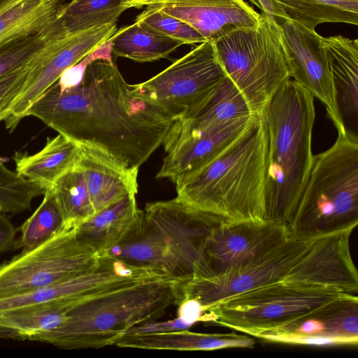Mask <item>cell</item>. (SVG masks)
Instances as JSON below:
<instances>
[{
    "instance_id": "obj_1",
    "label": "cell",
    "mask_w": 358,
    "mask_h": 358,
    "mask_svg": "<svg viewBox=\"0 0 358 358\" xmlns=\"http://www.w3.org/2000/svg\"><path fill=\"white\" fill-rule=\"evenodd\" d=\"M28 116L134 169L163 144L176 121L138 94L113 61L105 59L90 64L76 87L61 91L53 84L29 108Z\"/></svg>"
},
{
    "instance_id": "obj_2",
    "label": "cell",
    "mask_w": 358,
    "mask_h": 358,
    "mask_svg": "<svg viewBox=\"0 0 358 358\" xmlns=\"http://www.w3.org/2000/svg\"><path fill=\"white\" fill-rule=\"evenodd\" d=\"M352 231L312 238L292 235L242 268L186 282L183 299L198 301L203 310L226 297L278 283L321 285L357 294L358 273L350 250Z\"/></svg>"
},
{
    "instance_id": "obj_3",
    "label": "cell",
    "mask_w": 358,
    "mask_h": 358,
    "mask_svg": "<svg viewBox=\"0 0 358 358\" xmlns=\"http://www.w3.org/2000/svg\"><path fill=\"white\" fill-rule=\"evenodd\" d=\"M263 115L267 129L266 220L290 231L313 165L314 97L289 79L273 94Z\"/></svg>"
},
{
    "instance_id": "obj_4",
    "label": "cell",
    "mask_w": 358,
    "mask_h": 358,
    "mask_svg": "<svg viewBox=\"0 0 358 358\" xmlns=\"http://www.w3.org/2000/svg\"><path fill=\"white\" fill-rule=\"evenodd\" d=\"M266 150L262 113L217 157L176 185V198L222 221L266 220Z\"/></svg>"
},
{
    "instance_id": "obj_5",
    "label": "cell",
    "mask_w": 358,
    "mask_h": 358,
    "mask_svg": "<svg viewBox=\"0 0 358 358\" xmlns=\"http://www.w3.org/2000/svg\"><path fill=\"white\" fill-rule=\"evenodd\" d=\"M180 281L163 275L113 288L80 301L57 329L29 341L62 349L115 345L131 329L156 321L178 303Z\"/></svg>"
},
{
    "instance_id": "obj_6",
    "label": "cell",
    "mask_w": 358,
    "mask_h": 358,
    "mask_svg": "<svg viewBox=\"0 0 358 358\" xmlns=\"http://www.w3.org/2000/svg\"><path fill=\"white\" fill-rule=\"evenodd\" d=\"M221 221L176 197L148 203L136 231L103 255L185 282L194 276L207 237Z\"/></svg>"
},
{
    "instance_id": "obj_7",
    "label": "cell",
    "mask_w": 358,
    "mask_h": 358,
    "mask_svg": "<svg viewBox=\"0 0 358 358\" xmlns=\"http://www.w3.org/2000/svg\"><path fill=\"white\" fill-rule=\"evenodd\" d=\"M358 224V141L338 135L313 155L291 234L312 238L352 231Z\"/></svg>"
},
{
    "instance_id": "obj_8",
    "label": "cell",
    "mask_w": 358,
    "mask_h": 358,
    "mask_svg": "<svg viewBox=\"0 0 358 358\" xmlns=\"http://www.w3.org/2000/svg\"><path fill=\"white\" fill-rule=\"evenodd\" d=\"M331 287L278 283L226 297L203 310L210 322L257 337L350 295Z\"/></svg>"
},
{
    "instance_id": "obj_9",
    "label": "cell",
    "mask_w": 358,
    "mask_h": 358,
    "mask_svg": "<svg viewBox=\"0 0 358 358\" xmlns=\"http://www.w3.org/2000/svg\"><path fill=\"white\" fill-rule=\"evenodd\" d=\"M212 42L227 76L252 112L262 114L275 92L291 79L279 22L262 14L255 27L231 31Z\"/></svg>"
},
{
    "instance_id": "obj_10",
    "label": "cell",
    "mask_w": 358,
    "mask_h": 358,
    "mask_svg": "<svg viewBox=\"0 0 358 358\" xmlns=\"http://www.w3.org/2000/svg\"><path fill=\"white\" fill-rule=\"evenodd\" d=\"M78 227L64 224L47 241L0 264V299L29 292L94 268L99 255L78 239Z\"/></svg>"
},
{
    "instance_id": "obj_11",
    "label": "cell",
    "mask_w": 358,
    "mask_h": 358,
    "mask_svg": "<svg viewBox=\"0 0 358 358\" xmlns=\"http://www.w3.org/2000/svg\"><path fill=\"white\" fill-rule=\"evenodd\" d=\"M226 76L213 42L206 41L134 86L138 94L178 120Z\"/></svg>"
},
{
    "instance_id": "obj_12",
    "label": "cell",
    "mask_w": 358,
    "mask_h": 358,
    "mask_svg": "<svg viewBox=\"0 0 358 358\" xmlns=\"http://www.w3.org/2000/svg\"><path fill=\"white\" fill-rule=\"evenodd\" d=\"M291 236L285 225L271 221H221L207 237L192 279L214 278L242 268Z\"/></svg>"
},
{
    "instance_id": "obj_13",
    "label": "cell",
    "mask_w": 358,
    "mask_h": 358,
    "mask_svg": "<svg viewBox=\"0 0 358 358\" xmlns=\"http://www.w3.org/2000/svg\"><path fill=\"white\" fill-rule=\"evenodd\" d=\"M117 31L116 24L97 26L56 40L33 59L31 69L19 95L8 108L6 127L13 131L25 117L29 108L69 66L110 38Z\"/></svg>"
},
{
    "instance_id": "obj_14",
    "label": "cell",
    "mask_w": 358,
    "mask_h": 358,
    "mask_svg": "<svg viewBox=\"0 0 358 358\" xmlns=\"http://www.w3.org/2000/svg\"><path fill=\"white\" fill-rule=\"evenodd\" d=\"M287 52L290 78L326 106L327 116L337 131V115L331 73L323 36L289 19L278 22Z\"/></svg>"
},
{
    "instance_id": "obj_15",
    "label": "cell",
    "mask_w": 358,
    "mask_h": 358,
    "mask_svg": "<svg viewBox=\"0 0 358 358\" xmlns=\"http://www.w3.org/2000/svg\"><path fill=\"white\" fill-rule=\"evenodd\" d=\"M257 338L268 342L319 346L357 345L358 297L350 295Z\"/></svg>"
},
{
    "instance_id": "obj_16",
    "label": "cell",
    "mask_w": 358,
    "mask_h": 358,
    "mask_svg": "<svg viewBox=\"0 0 358 358\" xmlns=\"http://www.w3.org/2000/svg\"><path fill=\"white\" fill-rule=\"evenodd\" d=\"M92 270L35 290L0 299V313L47 302L85 298L136 280L138 275L120 260L99 257Z\"/></svg>"
},
{
    "instance_id": "obj_17",
    "label": "cell",
    "mask_w": 358,
    "mask_h": 358,
    "mask_svg": "<svg viewBox=\"0 0 358 358\" xmlns=\"http://www.w3.org/2000/svg\"><path fill=\"white\" fill-rule=\"evenodd\" d=\"M256 115L235 120L221 127L189 134L168 150L157 174L179 185L213 160L249 126Z\"/></svg>"
},
{
    "instance_id": "obj_18",
    "label": "cell",
    "mask_w": 358,
    "mask_h": 358,
    "mask_svg": "<svg viewBox=\"0 0 358 358\" xmlns=\"http://www.w3.org/2000/svg\"><path fill=\"white\" fill-rule=\"evenodd\" d=\"M151 5L188 24L206 41L255 27L262 17L244 0H157Z\"/></svg>"
},
{
    "instance_id": "obj_19",
    "label": "cell",
    "mask_w": 358,
    "mask_h": 358,
    "mask_svg": "<svg viewBox=\"0 0 358 358\" xmlns=\"http://www.w3.org/2000/svg\"><path fill=\"white\" fill-rule=\"evenodd\" d=\"M334 102L338 135L358 141V41L342 35L323 37Z\"/></svg>"
},
{
    "instance_id": "obj_20",
    "label": "cell",
    "mask_w": 358,
    "mask_h": 358,
    "mask_svg": "<svg viewBox=\"0 0 358 358\" xmlns=\"http://www.w3.org/2000/svg\"><path fill=\"white\" fill-rule=\"evenodd\" d=\"M254 114L243 95L226 76L203 99L172 124L164 141L165 151L191 134L224 125Z\"/></svg>"
},
{
    "instance_id": "obj_21",
    "label": "cell",
    "mask_w": 358,
    "mask_h": 358,
    "mask_svg": "<svg viewBox=\"0 0 358 358\" xmlns=\"http://www.w3.org/2000/svg\"><path fill=\"white\" fill-rule=\"evenodd\" d=\"M77 164L83 173L96 213L138 193V169L124 166L100 149L80 144Z\"/></svg>"
},
{
    "instance_id": "obj_22",
    "label": "cell",
    "mask_w": 358,
    "mask_h": 358,
    "mask_svg": "<svg viewBox=\"0 0 358 358\" xmlns=\"http://www.w3.org/2000/svg\"><path fill=\"white\" fill-rule=\"evenodd\" d=\"M143 210L138 208L136 196H127L95 213L81 223L78 239L99 256L125 241L141 225Z\"/></svg>"
},
{
    "instance_id": "obj_23",
    "label": "cell",
    "mask_w": 358,
    "mask_h": 358,
    "mask_svg": "<svg viewBox=\"0 0 358 358\" xmlns=\"http://www.w3.org/2000/svg\"><path fill=\"white\" fill-rule=\"evenodd\" d=\"M79 155L80 144L59 134L53 138L48 137L40 151L32 155L15 151L12 159L17 173L45 190L75 166Z\"/></svg>"
},
{
    "instance_id": "obj_24",
    "label": "cell",
    "mask_w": 358,
    "mask_h": 358,
    "mask_svg": "<svg viewBox=\"0 0 358 358\" xmlns=\"http://www.w3.org/2000/svg\"><path fill=\"white\" fill-rule=\"evenodd\" d=\"M252 338L235 334H203L184 329L167 333H126L115 343L119 348L182 351L213 350L228 348H252Z\"/></svg>"
},
{
    "instance_id": "obj_25",
    "label": "cell",
    "mask_w": 358,
    "mask_h": 358,
    "mask_svg": "<svg viewBox=\"0 0 358 358\" xmlns=\"http://www.w3.org/2000/svg\"><path fill=\"white\" fill-rule=\"evenodd\" d=\"M63 0H5L0 3V44L41 32L59 20Z\"/></svg>"
},
{
    "instance_id": "obj_26",
    "label": "cell",
    "mask_w": 358,
    "mask_h": 358,
    "mask_svg": "<svg viewBox=\"0 0 358 358\" xmlns=\"http://www.w3.org/2000/svg\"><path fill=\"white\" fill-rule=\"evenodd\" d=\"M112 54L138 62H149L167 57L181 41L164 36L135 21L112 36Z\"/></svg>"
},
{
    "instance_id": "obj_27",
    "label": "cell",
    "mask_w": 358,
    "mask_h": 358,
    "mask_svg": "<svg viewBox=\"0 0 358 358\" xmlns=\"http://www.w3.org/2000/svg\"><path fill=\"white\" fill-rule=\"evenodd\" d=\"M80 298L55 301L0 313V326L17 331L22 340L52 331L65 320Z\"/></svg>"
},
{
    "instance_id": "obj_28",
    "label": "cell",
    "mask_w": 358,
    "mask_h": 358,
    "mask_svg": "<svg viewBox=\"0 0 358 358\" xmlns=\"http://www.w3.org/2000/svg\"><path fill=\"white\" fill-rule=\"evenodd\" d=\"M288 19L309 29L323 23L358 24V0H277Z\"/></svg>"
},
{
    "instance_id": "obj_29",
    "label": "cell",
    "mask_w": 358,
    "mask_h": 358,
    "mask_svg": "<svg viewBox=\"0 0 358 358\" xmlns=\"http://www.w3.org/2000/svg\"><path fill=\"white\" fill-rule=\"evenodd\" d=\"M49 189L54 196L64 224L79 226L96 213L78 164L62 175Z\"/></svg>"
},
{
    "instance_id": "obj_30",
    "label": "cell",
    "mask_w": 358,
    "mask_h": 358,
    "mask_svg": "<svg viewBox=\"0 0 358 358\" xmlns=\"http://www.w3.org/2000/svg\"><path fill=\"white\" fill-rule=\"evenodd\" d=\"M121 3L122 0H71L62 7L59 20L67 34L116 24L127 10Z\"/></svg>"
},
{
    "instance_id": "obj_31",
    "label": "cell",
    "mask_w": 358,
    "mask_h": 358,
    "mask_svg": "<svg viewBox=\"0 0 358 358\" xmlns=\"http://www.w3.org/2000/svg\"><path fill=\"white\" fill-rule=\"evenodd\" d=\"M68 34L59 20L46 29L0 44V78L29 62L52 42Z\"/></svg>"
},
{
    "instance_id": "obj_32",
    "label": "cell",
    "mask_w": 358,
    "mask_h": 358,
    "mask_svg": "<svg viewBox=\"0 0 358 358\" xmlns=\"http://www.w3.org/2000/svg\"><path fill=\"white\" fill-rule=\"evenodd\" d=\"M63 225L64 220L54 196L47 189L41 204L20 227V234L14 248L30 250L47 241Z\"/></svg>"
},
{
    "instance_id": "obj_33",
    "label": "cell",
    "mask_w": 358,
    "mask_h": 358,
    "mask_svg": "<svg viewBox=\"0 0 358 358\" xmlns=\"http://www.w3.org/2000/svg\"><path fill=\"white\" fill-rule=\"evenodd\" d=\"M38 184L11 171L0 157V209L2 213L17 214L29 210L32 201L43 195Z\"/></svg>"
},
{
    "instance_id": "obj_34",
    "label": "cell",
    "mask_w": 358,
    "mask_h": 358,
    "mask_svg": "<svg viewBox=\"0 0 358 358\" xmlns=\"http://www.w3.org/2000/svg\"><path fill=\"white\" fill-rule=\"evenodd\" d=\"M136 18V22L158 34L181 41L183 44H195L206 40L192 27L150 5Z\"/></svg>"
},
{
    "instance_id": "obj_35",
    "label": "cell",
    "mask_w": 358,
    "mask_h": 358,
    "mask_svg": "<svg viewBox=\"0 0 358 358\" xmlns=\"http://www.w3.org/2000/svg\"><path fill=\"white\" fill-rule=\"evenodd\" d=\"M112 42L111 37L79 62L67 68L56 82L59 89L63 91L78 86L82 82L86 69L92 62L98 59L113 61Z\"/></svg>"
},
{
    "instance_id": "obj_36",
    "label": "cell",
    "mask_w": 358,
    "mask_h": 358,
    "mask_svg": "<svg viewBox=\"0 0 358 358\" xmlns=\"http://www.w3.org/2000/svg\"><path fill=\"white\" fill-rule=\"evenodd\" d=\"M33 59L0 78V113L7 112L10 115L8 108L20 93L31 69Z\"/></svg>"
},
{
    "instance_id": "obj_37",
    "label": "cell",
    "mask_w": 358,
    "mask_h": 358,
    "mask_svg": "<svg viewBox=\"0 0 358 358\" xmlns=\"http://www.w3.org/2000/svg\"><path fill=\"white\" fill-rule=\"evenodd\" d=\"M191 327L190 324L178 317L177 319L173 320L147 322L131 329L127 333L131 332L142 334H160L188 329Z\"/></svg>"
},
{
    "instance_id": "obj_38",
    "label": "cell",
    "mask_w": 358,
    "mask_h": 358,
    "mask_svg": "<svg viewBox=\"0 0 358 358\" xmlns=\"http://www.w3.org/2000/svg\"><path fill=\"white\" fill-rule=\"evenodd\" d=\"M178 317L191 326L199 322L202 315V306L195 299H187L178 305Z\"/></svg>"
},
{
    "instance_id": "obj_39",
    "label": "cell",
    "mask_w": 358,
    "mask_h": 358,
    "mask_svg": "<svg viewBox=\"0 0 358 358\" xmlns=\"http://www.w3.org/2000/svg\"><path fill=\"white\" fill-rule=\"evenodd\" d=\"M16 229L2 213H0V253L15 247Z\"/></svg>"
},
{
    "instance_id": "obj_40",
    "label": "cell",
    "mask_w": 358,
    "mask_h": 358,
    "mask_svg": "<svg viewBox=\"0 0 358 358\" xmlns=\"http://www.w3.org/2000/svg\"><path fill=\"white\" fill-rule=\"evenodd\" d=\"M257 1L262 15L270 20L279 22L280 20L288 19L277 0H257Z\"/></svg>"
},
{
    "instance_id": "obj_41",
    "label": "cell",
    "mask_w": 358,
    "mask_h": 358,
    "mask_svg": "<svg viewBox=\"0 0 358 358\" xmlns=\"http://www.w3.org/2000/svg\"><path fill=\"white\" fill-rule=\"evenodd\" d=\"M157 0H122V6L126 9L130 8H141L143 6H148Z\"/></svg>"
},
{
    "instance_id": "obj_42",
    "label": "cell",
    "mask_w": 358,
    "mask_h": 358,
    "mask_svg": "<svg viewBox=\"0 0 358 358\" xmlns=\"http://www.w3.org/2000/svg\"><path fill=\"white\" fill-rule=\"evenodd\" d=\"M22 340L20 334L10 329L0 326V340Z\"/></svg>"
},
{
    "instance_id": "obj_43",
    "label": "cell",
    "mask_w": 358,
    "mask_h": 358,
    "mask_svg": "<svg viewBox=\"0 0 358 358\" xmlns=\"http://www.w3.org/2000/svg\"><path fill=\"white\" fill-rule=\"evenodd\" d=\"M8 115H9L7 112L0 113V122L4 121L8 117Z\"/></svg>"
},
{
    "instance_id": "obj_44",
    "label": "cell",
    "mask_w": 358,
    "mask_h": 358,
    "mask_svg": "<svg viewBox=\"0 0 358 358\" xmlns=\"http://www.w3.org/2000/svg\"><path fill=\"white\" fill-rule=\"evenodd\" d=\"M5 1V0H0V3H1V2H2V1Z\"/></svg>"
},
{
    "instance_id": "obj_45",
    "label": "cell",
    "mask_w": 358,
    "mask_h": 358,
    "mask_svg": "<svg viewBox=\"0 0 358 358\" xmlns=\"http://www.w3.org/2000/svg\"><path fill=\"white\" fill-rule=\"evenodd\" d=\"M0 213H1V209H0Z\"/></svg>"
}]
</instances>
